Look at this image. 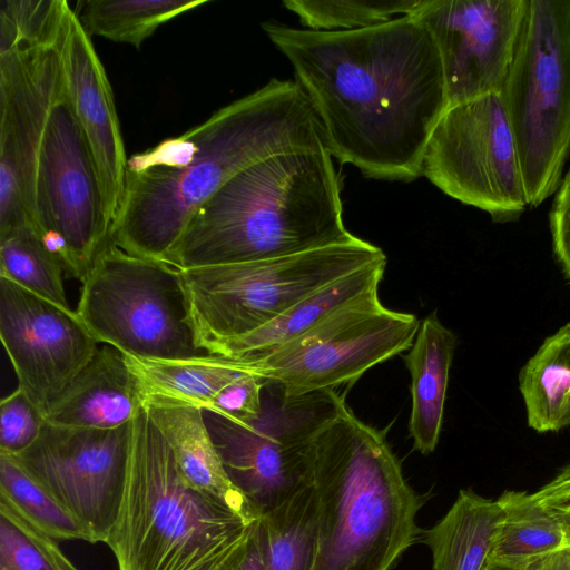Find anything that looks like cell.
Masks as SVG:
<instances>
[{
  "instance_id": "27",
  "label": "cell",
  "mask_w": 570,
  "mask_h": 570,
  "mask_svg": "<svg viewBox=\"0 0 570 570\" xmlns=\"http://www.w3.org/2000/svg\"><path fill=\"white\" fill-rule=\"evenodd\" d=\"M208 0H86L73 9L90 36L140 48L165 22Z\"/></svg>"
},
{
  "instance_id": "13",
  "label": "cell",
  "mask_w": 570,
  "mask_h": 570,
  "mask_svg": "<svg viewBox=\"0 0 570 570\" xmlns=\"http://www.w3.org/2000/svg\"><path fill=\"white\" fill-rule=\"evenodd\" d=\"M130 423L117 429L46 422L36 442L12 455L85 528L89 542L111 532L125 492Z\"/></svg>"
},
{
  "instance_id": "19",
  "label": "cell",
  "mask_w": 570,
  "mask_h": 570,
  "mask_svg": "<svg viewBox=\"0 0 570 570\" xmlns=\"http://www.w3.org/2000/svg\"><path fill=\"white\" fill-rule=\"evenodd\" d=\"M144 410L169 445L179 473L190 488L250 520L261 518L229 480L202 409L171 400L148 397Z\"/></svg>"
},
{
  "instance_id": "29",
  "label": "cell",
  "mask_w": 570,
  "mask_h": 570,
  "mask_svg": "<svg viewBox=\"0 0 570 570\" xmlns=\"http://www.w3.org/2000/svg\"><path fill=\"white\" fill-rule=\"evenodd\" d=\"M0 501L56 540H83L81 523L12 455L0 454Z\"/></svg>"
},
{
  "instance_id": "34",
  "label": "cell",
  "mask_w": 570,
  "mask_h": 570,
  "mask_svg": "<svg viewBox=\"0 0 570 570\" xmlns=\"http://www.w3.org/2000/svg\"><path fill=\"white\" fill-rule=\"evenodd\" d=\"M265 381L249 373H242L225 385L204 411L227 420L245 423L257 417L263 406Z\"/></svg>"
},
{
  "instance_id": "26",
  "label": "cell",
  "mask_w": 570,
  "mask_h": 570,
  "mask_svg": "<svg viewBox=\"0 0 570 570\" xmlns=\"http://www.w3.org/2000/svg\"><path fill=\"white\" fill-rule=\"evenodd\" d=\"M264 570H312L318 539V501L311 479L259 518Z\"/></svg>"
},
{
  "instance_id": "11",
  "label": "cell",
  "mask_w": 570,
  "mask_h": 570,
  "mask_svg": "<svg viewBox=\"0 0 570 570\" xmlns=\"http://www.w3.org/2000/svg\"><path fill=\"white\" fill-rule=\"evenodd\" d=\"M332 406L330 391L288 400L265 382L262 412L250 421L204 411L229 480L261 515L311 479L312 441Z\"/></svg>"
},
{
  "instance_id": "22",
  "label": "cell",
  "mask_w": 570,
  "mask_h": 570,
  "mask_svg": "<svg viewBox=\"0 0 570 570\" xmlns=\"http://www.w3.org/2000/svg\"><path fill=\"white\" fill-rule=\"evenodd\" d=\"M502 520L497 500L462 489L443 518L422 531L433 570H482Z\"/></svg>"
},
{
  "instance_id": "33",
  "label": "cell",
  "mask_w": 570,
  "mask_h": 570,
  "mask_svg": "<svg viewBox=\"0 0 570 570\" xmlns=\"http://www.w3.org/2000/svg\"><path fill=\"white\" fill-rule=\"evenodd\" d=\"M46 420L20 387L0 404V454L18 455L39 438Z\"/></svg>"
},
{
  "instance_id": "15",
  "label": "cell",
  "mask_w": 570,
  "mask_h": 570,
  "mask_svg": "<svg viewBox=\"0 0 570 570\" xmlns=\"http://www.w3.org/2000/svg\"><path fill=\"white\" fill-rule=\"evenodd\" d=\"M525 9V0H420L409 14L439 50L448 108L501 92Z\"/></svg>"
},
{
  "instance_id": "18",
  "label": "cell",
  "mask_w": 570,
  "mask_h": 570,
  "mask_svg": "<svg viewBox=\"0 0 570 570\" xmlns=\"http://www.w3.org/2000/svg\"><path fill=\"white\" fill-rule=\"evenodd\" d=\"M145 399L125 355L102 344L45 416L49 424L111 430L129 424Z\"/></svg>"
},
{
  "instance_id": "24",
  "label": "cell",
  "mask_w": 570,
  "mask_h": 570,
  "mask_svg": "<svg viewBox=\"0 0 570 570\" xmlns=\"http://www.w3.org/2000/svg\"><path fill=\"white\" fill-rule=\"evenodd\" d=\"M518 379L529 428L548 433L570 426V322L542 342Z\"/></svg>"
},
{
  "instance_id": "28",
  "label": "cell",
  "mask_w": 570,
  "mask_h": 570,
  "mask_svg": "<svg viewBox=\"0 0 570 570\" xmlns=\"http://www.w3.org/2000/svg\"><path fill=\"white\" fill-rule=\"evenodd\" d=\"M0 276L61 308L73 312L67 299L61 262L29 226H18L0 235Z\"/></svg>"
},
{
  "instance_id": "25",
  "label": "cell",
  "mask_w": 570,
  "mask_h": 570,
  "mask_svg": "<svg viewBox=\"0 0 570 570\" xmlns=\"http://www.w3.org/2000/svg\"><path fill=\"white\" fill-rule=\"evenodd\" d=\"M497 501L502 509V520L490 561L525 567L570 547V532L534 493L505 490Z\"/></svg>"
},
{
  "instance_id": "20",
  "label": "cell",
  "mask_w": 570,
  "mask_h": 570,
  "mask_svg": "<svg viewBox=\"0 0 570 570\" xmlns=\"http://www.w3.org/2000/svg\"><path fill=\"white\" fill-rule=\"evenodd\" d=\"M456 345L454 332L433 312L420 322L415 340L404 356L411 375L409 432L414 449L424 455L432 453L439 443Z\"/></svg>"
},
{
  "instance_id": "36",
  "label": "cell",
  "mask_w": 570,
  "mask_h": 570,
  "mask_svg": "<svg viewBox=\"0 0 570 570\" xmlns=\"http://www.w3.org/2000/svg\"><path fill=\"white\" fill-rule=\"evenodd\" d=\"M534 495L570 532V462L551 481L534 492Z\"/></svg>"
},
{
  "instance_id": "38",
  "label": "cell",
  "mask_w": 570,
  "mask_h": 570,
  "mask_svg": "<svg viewBox=\"0 0 570 570\" xmlns=\"http://www.w3.org/2000/svg\"><path fill=\"white\" fill-rule=\"evenodd\" d=\"M259 524V521H258ZM237 570H264V560L262 554L259 527L257 525L256 532L253 537L248 551L239 564Z\"/></svg>"
},
{
  "instance_id": "39",
  "label": "cell",
  "mask_w": 570,
  "mask_h": 570,
  "mask_svg": "<svg viewBox=\"0 0 570 570\" xmlns=\"http://www.w3.org/2000/svg\"><path fill=\"white\" fill-rule=\"evenodd\" d=\"M524 568L525 567L510 566L489 560L482 570H524Z\"/></svg>"
},
{
  "instance_id": "17",
  "label": "cell",
  "mask_w": 570,
  "mask_h": 570,
  "mask_svg": "<svg viewBox=\"0 0 570 570\" xmlns=\"http://www.w3.org/2000/svg\"><path fill=\"white\" fill-rule=\"evenodd\" d=\"M61 61L65 92L90 149L111 229L124 198L128 158L112 88L73 9L61 42Z\"/></svg>"
},
{
  "instance_id": "10",
  "label": "cell",
  "mask_w": 570,
  "mask_h": 570,
  "mask_svg": "<svg viewBox=\"0 0 570 570\" xmlns=\"http://www.w3.org/2000/svg\"><path fill=\"white\" fill-rule=\"evenodd\" d=\"M422 175L445 195L518 220L529 208L520 158L501 92L449 107L428 142Z\"/></svg>"
},
{
  "instance_id": "5",
  "label": "cell",
  "mask_w": 570,
  "mask_h": 570,
  "mask_svg": "<svg viewBox=\"0 0 570 570\" xmlns=\"http://www.w3.org/2000/svg\"><path fill=\"white\" fill-rule=\"evenodd\" d=\"M258 521L190 488L145 410L130 422L125 492L105 541L118 570H237Z\"/></svg>"
},
{
  "instance_id": "3",
  "label": "cell",
  "mask_w": 570,
  "mask_h": 570,
  "mask_svg": "<svg viewBox=\"0 0 570 570\" xmlns=\"http://www.w3.org/2000/svg\"><path fill=\"white\" fill-rule=\"evenodd\" d=\"M327 148L269 156L223 185L164 261L178 269L263 261L354 239Z\"/></svg>"
},
{
  "instance_id": "2",
  "label": "cell",
  "mask_w": 570,
  "mask_h": 570,
  "mask_svg": "<svg viewBox=\"0 0 570 570\" xmlns=\"http://www.w3.org/2000/svg\"><path fill=\"white\" fill-rule=\"evenodd\" d=\"M320 148H327L326 137L307 95L296 81L272 78L183 135L130 156L109 240L164 261L194 213L235 175L276 154Z\"/></svg>"
},
{
  "instance_id": "8",
  "label": "cell",
  "mask_w": 570,
  "mask_h": 570,
  "mask_svg": "<svg viewBox=\"0 0 570 570\" xmlns=\"http://www.w3.org/2000/svg\"><path fill=\"white\" fill-rule=\"evenodd\" d=\"M76 313L98 343L127 355L175 360L206 354L187 323L181 271L128 254L109 239L82 283Z\"/></svg>"
},
{
  "instance_id": "21",
  "label": "cell",
  "mask_w": 570,
  "mask_h": 570,
  "mask_svg": "<svg viewBox=\"0 0 570 570\" xmlns=\"http://www.w3.org/2000/svg\"><path fill=\"white\" fill-rule=\"evenodd\" d=\"M386 263L385 257L352 272L306 296L259 328L212 344L206 353L242 357L272 351L305 333L342 306L379 289Z\"/></svg>"
},
{
  "instance_id": "12",
  "label": "cell",
  "mask_w": 570,
  "mask_h": 570,
  "mask_svg": "<svg viewBox=\"0 0 570 570\" xmlns=\"http://www.w3.org/2000/svg\"><path fill=\"white\" fill-rule=\"evenodd\" d=\"M61 42L0 52V235L22 225L37 229V163L63 90Z\"/></svg>"
},
{
  "instance_id": "4",
  "label": "cell",
  "mask_w": 570,
  "mask_h": 570,
  "mask_svg": "<svg viewBox=\"0 0 570 570\" xmlns=\"http://www.w3.org/2000/svg\"><path fill=\"white\" fill-rule=\"evenodd\" d=\"M333 406L311 446L318 501L312 570H391L422 535L423 505L384 431L363 421L330 390Z\"/></svg>"
},
{
  "instance_id": "32",
  "label": "cell",
  "mask_w": 570,
  "mask_h": 570,
  "mask_svg": "<svg viewBox=\"0 0 570 570\" xmlns=\"http://www.w3.org/2000/svg\"><path fill=\"white\" fill-rule=\"evenodd\" d=\"M0 564L11 570H79L56 539L0 501Z\"/></svg>"
},
{
  "instance_id": "31",
  "label": "cell",
  "mask_w": 570,
  "mask_h": 570,
  "mask_svg": "<svg viewBox=\"0 0 570 570\" xmlns=\"http://www.w3.org/2000/svg\"><path fill=\"white\" fill-rule=\"evenodd\" d=\"M70 11L66 0H1L0 52L60 42Z\"/></svg>"
},
{
  "instance_id": "30",
  "label": "cell",
  "mask_w": 570,
  "mask_h": 570,
  "mask_svg": "<svg viewBox=\"0 0 570 570\" xmlns=\"http://www.w3.org/2000/svg\"><path fill=\"white\" fill-rule=\"evenodd\" d=\"M420 0H285L306 29L352 31L410 14Z\"/></svg>"
},
{
  "instance_id": "9",
  "label": "cell",
  "mask_w": 570,
  "mask_h": 570,
  "mask_svg": "<svg viewBox=\"0 0 570 570\" xmlns=\"http://www.w3.org/2000/svg\"><path fill=\"white\" fill-rule=\"evenodd\" d=\"M419 327L415 315L386 308L374 289L272 351L235 358L244 372L296 400L353 383L371 367L406 352Z\"/></svg>"
},
{
  "instance_id": "40",
  "label": "cell",
  "mask_w": 570,
  "mask_h": 570,
  "mask_svg": "<svg viewBox=\"0 0 570 570\" xmlns=\"http://www.w3.org/2000/svg\"><path fill=\"white\" fill-rule=\"evenodd\" d=\"M0 570H11V569H9V568H8V567H6V566L0 564Z\"/></svg>"
},
{
  "instance_id": "7",
  "label": "cell",
  "mask_w": 570,
  "mask_h": 570,
  "mask_svg": "<svg viewBox=\"0 0 570 570\" xmlns=\"http://www.w3.org/2000/svg\"><path fill=\"white\" fill-rule=\"evenodd\" d=\"M384 252L358 237L295 255L181 271L196 346L250 333Z\"/></svg>"
},
{
  "instance_id": "37",
  "label": "cell",
  "mask_w": 570,
  "mask_h": 570,
  "mask_svg": "<svg viewBox=\"0 0 570 570\" xmlns=\"http://www.w3.org/2000/svg\"><path fill=\"white\" fill-rule=\"evenodd\" d=\"M524 570H570V547L531 562Z\"/></svg>"
},
{
  "instance_id": "6",
  "label": "cell",
  "mask_w": 570,
  "mask_h": 570,
  "mask_svg": "<svg viewBox=\"0 0 570 570\" xmlns=\"http://www.w3.org/2000/svg\"><path fill=\"white\" fill-rule=\"evenodd\" d=\"M501 97L535 208L556 194L570 157V0H525Z\"/></svg>"
},
{
  "instance_id": "1",
  "label": "cell",
  "mask_w": 570,
  "mask_h": 570,
  "mask_svg": "<svg viewBox=\"0 0 570 570\" xmlns=\"http://www.w3.org/2000/svg\"><path fill=\"white\" fill-rule=\"evenodd\" d=\"M309 98L332 156L365 177L422 176L430 137L448 109L443 67L411 16L352 31L262 23Z\"/></svg>"
},
{
  "instance_id": "23",
  "label": "cell",
  "mask_w": 570,
  "mask_h": 570,
  "mask_svg": "<svg viewBox=\"0 0 570 570\" xmlns=\"http://www.w3.org/2000/svg\"><path fill=\"white\" fill-rule=\"evenodd\" d=\"M124 355L145 400L166 399L203 411L225 385L246 373L242 371L238 358L207 353L175 360Z\"/></svg>"
},
{
  "instance_id": "35",
  "label": "cell",
  "mask_w": 570,
  "mask_h": 570,
  "mask_svg": "<svg viewBox=\"0 0 570 570\" xmlns=\"http://www.w3.org/2000/svg\"><path fill=\"white\" fill-rule=\"evenodd\" d=\"M549 226L554 256L570 282V169L554 194Z\"/></svg>"
},
{
  "instance_id": "16",
  "label": "cell",
  "mask_w": 570,
  "mask_h": 570,
  "mask_svg": "<svg viewBox=\"0 0 570 570\" xmlns=\"http://www.w3.org/2000/svg\"><path fill=\"white\" fill-rule=\"evenodd\" d=\"M0 336L18 387L43 416L99 348L76 311H66L4 276H0Z\"/></svg>"
},
{
  "instance_id": "14",
  "label": "cell",
  "mask_w": 570,
  "mask_h": 570,
  "mask_svg": "<svg viewBox=\"0 0 570 570\" xmlns=\"http://www.w3.org/2000/svg\"><path fill=\"white\" fill-rule=\"evenodd\" d=\"M35 209L37 235L52 233L65 240L73 278L82 284L109 239L110 226L95 163L65 87L39 149Z\"/></svg>"
}]
</instances>
